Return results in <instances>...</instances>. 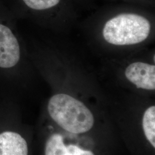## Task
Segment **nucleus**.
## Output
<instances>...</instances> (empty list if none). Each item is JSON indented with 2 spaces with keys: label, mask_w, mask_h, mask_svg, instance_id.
<instances>
[{
  "label": "nucleus",
  "mask_w": 155,
  "mask_h": 155,
  "mask_svg": "<svg viewBox=\"0 0 155 155\" xmlns=\"http://www.w3.org/2000/svg\"><path fill=\"white\" fill-rule=\"evenodd\" d=\"M155 62L143 60L133 61L123 69L127 81L137 89L148 91L155 90Z\"/></svg>",
  "instance_id": "obj_3"
},
{
  "label": "nucleus",
  "mask_w": 155,
  "mask_h": 155,
  "mask_svg": "<svg viewBox=\"0 0 155 155\" xmlns=\"http://www.w3.org/2000/svg\"><path fill=\"white\" fill-rule=\"evenodd\" d=\"M47 107L52 119L68 132L86 133L93 127V113L83 102L70 94H55L49 100Z\"/></svg>",
  "instance_id": "obj_2"
},
{
  "label": "nucleus",
  "mask_w": 155,
  "mask_h": 155,
  "mask_svg": "<svg viewBox=\"0 0 155 155\" xmlns=\"http://www.w3.org/2000/svg\"><path fill=\"white\" fill-rule=\"evenodd\" d=\"M29 8L38 11L46 10L58 5L61 0H22Z\"/></svg>",
  "instance_id": "obj_8"
},
{
  "label": "nucleus",
  "mask_w": 155,
  "mask_h": 155,
  "mask_svg": "<svg viewBox=\"0 0 155 155\" xmlns=\"http://www.w3.org/2000/svg\"><path fill=\"white\" fill-rule=\"evenodd\" d=\"M45 155H67V146L60 134H53L47 140L45 147Z\"/></svg>",
  "instance_id": "obj_7"
},
{
  "label": "nucleus",
  "mask_w": 155,
  "mask_h": 155,
  "mask_svg": "<svg viewBox=\"0 0 155 155\" xmlns=\"http://www.w3.org/2000/svg\"><path fill=\"white\" fill-rule=\"evenodd\" d=\"M143 128L144 134L151 145L155 148V106H150L144 113Z\"/></svg>",
  "instance_id": "obj_6"
},
{
  "label": "nucleus",
  "mask_w": 155,
  "mask_h": 155,
  "mask_svg": "<svg viewBox=\"0 0 155 155\" xmlns=\"http://www.w3.org/2000/svg\"><path fill=\"white\" fill-rule=\"evenodd\" d=\"M20 58V46L11 30L0 24V67L16 66Z\"/></svg>",
  "instance_id": "obj_4"
},
{
  "label": "nucleus",
  "mask_w": 155,
  "mask_h": 155,
  "mask_svg": "<svg viewBox=\"0 0 155 155\" xmlns=\"http://www.w3.org/2000/svg\"><path fill=\"white\" fill-rule=\"evenodd\" d=\"M67 155H95L90 150H82L77 145L70 144L67 146Z\"/></svg>",
  "instance_id": "obj_9"
},
{
  "label": "nucleus",
  "mask_w": 155,
  "mask_h": 155,
  "mask_svg": "<svg viewBox=\"0 0 155 155\" xmlns=\"http://www.w3.org/2000/svg\"><path fill=\"white\" fill-rule=\"evenodd\" d=\"M28 145L18 133L4 132L0 134V155H28Z\"/></svg>",
  "instance_id": "obj_5"
},
{
  "label": "nucleus",
  "mask_w": 155,
  "mask_h": 155,
  "mask_svg": "<svg viewBox=\"0 0 155 155\" xmlns=\"http://www.w3.org/2000/svg\"><path fill=\"white\" fill-rule=\"evenodd\" d=\"M154 25L147 17L133 12H124L106 20L101 26L100 38L111 48H135L152 36Z\"/></svg>",
  "instance_id": "obj_1"
}]
</instances>
